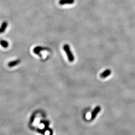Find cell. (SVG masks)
<instances>
[{
    "instance_id": "cell-1",
    "label": "cell",
    "mask_w": 135,
    "mask_h": 135,
    "mask_svg": "<svg viewBox=\"0 0 135 135\" xmlns=\"http://www.w3.org/2000/svg\"><path fill=\"white\" fill-rule=\"evenodd\" d=\"M63 49L65 52H66L67 55L68 59L69 61L70 62H73L75 60V57L74 56L72 51H71V49L69 47V45L68 44H65L63 46Z\"/></svg>"
},
{
    "instance_id": "cell-2",
    "label": "cell",
    "mask_w": 135,
    "mask_h": 135,
    "mask_svg": "<svg viewBox=\"0 0 135 135\" xmlns=\"http://www.w3.org/2000/svg\"><path fill=\"white\" fill-rule=\"evenodd\" d=\"M44 51H50V49L48 48H45V47H43L41 46L36 47L33 49V52L34 53H35L37 55H39L40 57H42V55H41V53H40L41 52Z\"/></svg>"
},
{
    "instance_id": "cell-3",
    "label": "cell",
    "mask_w": 135,
    "mask_h": 135,
    "mask_svg": "<svg viewBox=\"0 0 135 135\" xmlns=\"http://www.w3.org/2000/svg\"><path fill=\"white\" fill-rule=\"evenodd\" d=\"M100 111H101V108L99 106H97L95 108V109L94 110V111L92 112L91 114V121H93L96 118L97 114L100 112Z\"/></svg>"
},
{
    "instance_id": "cell-4",
    "label": "cell",
    "mask_w": 135,
    "mask_h": 135,
    "mask_svg": "<svg viewBox=\"0 0 135 135\" xmlns=\"http://www.w3.org/2000/svg\"><path fill=\"white\" fill-rule=\"evenodd\" d=\"M111 74V71L109 69L106 70L105 71H104L103 73H102L100 74V77L102 79H105L110 76Z\"/></svg>"
},
{
    "instance_id": "cell-5",
    "label": "cell",
    "mask_w": 135,
    "mask_h": 135,
    "mask_svg": "<svg viewBox=\"0 0 135 135\" xmlns=\"http://www.w3.org/2000/svg\"><path fill=\"white\" fill-rule=\"evenodd\" d=\"M75 2V0H60L59 4L60 5H64L67 4H73Z\"/></svg>"
},
{
    "instance_id": "cell-6",
    "label": "cell",
    "mask_w": 135,
    "mask_h": 135,
    "mask_svg": "<svg viewBox=\"0 0 135 135\" xmlns=\"http://www.w3.org/2000/svg\"><path fill=\"white\" fill-rule=\"evenodd\" d=\"M8 27V22L6 21H4L1 25L0 27V34L4 33L5 31V30Z\"/></svg>"
},
{
    "instance_id": "cell-7",
    "label": "cell",
    "mask_w": 135,
    "mask_h": 135,
    "mask_svg": "<svg viewBox=\"0 0 135 135\" xmlns=\"http://www.w3.org/2000/svg\"><path fill=\"white\" fill-rule=\"evenodd\" d=\"M20 60H15L13 61L10 62L8 63V66L9 67H14L17 65H18L19 64H20Z\"/></svg>"
},
{
    "instance_id": "cell-8",
    "label": "cell",
    "mask_w": 135,
    "mask_h": 135,
    "mask_svg": "<svg viewBox=\"0 0 135 135\" xmlns=\"http://www.w3.org/2000/svg\"><path fill=\"white\" fill-rule=\"evenodd\" d=\"M0 44L4 48H7L9 47V43L8 41L4 40H0Z\"/></svg>"
},
{
    "instance_id": "cell-9",
    "label": "cell",
    "mask_w": 135,
    "mask_h": 135,
    "mask_svg": "<svg viewBox=\"0 0 135 135\" xmlns=\"http://www.w3.org/2000/svg\"><path fill=\"white\" fill-rule=\"evenodd\" d=\"M36 113H34L31 117V119H30V125H32L34 123V121L35 120V118H36Z\"/></svg>"
},
{
    "instance_id": "cell-10",
    "label": "cell",
    "mask_w": 135,
    "mask_h": 135,
    "mask_svg": "<svg viewBox=\"0 0 135 135\" xmlns=\"http://www.w3.org/2000/svg\"><path fill=\"white\" fill-rule=\"evenodd\" d=\"M48 130L50 132V134L49 135H53V131L52 129H49Z\"/></svg>"
}]
</instances>
